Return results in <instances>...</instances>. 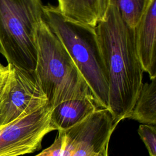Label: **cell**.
<instances>
[{"label":"cell","instance_id":"7a4b0ae2","mask_svg":"<svg viewBox=\"0 0 156 156\" xmlns=\"http://www.w3.org/2000/svg\"><path fill=\"white\" fill-rule=\"evenodd\" d=\"M43 19L69 54L98 106L108 110L107 73L95 27L64 16L51 4L43 5Z\"/></svg>","mask_w":156,"mask_h":156},{"label":"cell","instance_id":"4fadbf2b","mask_svg":"<svg viewBox=\"0 0 156 156\" xmlns=\"http://www.w3.org/2000/svg\"><path fill=\"white\" fill-rule=\"evenodd\" d=\"M138 133L144 143L150 156H156V129L155 126L141 124Z\"/></svg>","mask_w":156,"mask_h":156},{"label":"cell","instance_id":"30bf717a","mask_svg":"<svg viewBox=\"0 0 156 156\" xmlns=\"http://www.w3.org/2000/svg\"><path fill=\"white\" fill-rule=\"evenodd\" d=\"M65 16L95 27L104 15L102 0H57Z\"/></svg>","mask_w":156,"mask_h":156},{"label":"cell","instance_id":"8992f818","mask_svg":"<svg viewBox=\"0 0 156 156\" xmlns=\"http://www.w3.org/2000/svg\"><path fill=\"white\" fill-rule=\"evenodd\" d=\"M9 72L1 90V124L6 125L46 105L48 99L30 73L7 64Z\"/></svg>","mask_w":156,"mask_h":156},{"label":"cell","instance_id":"ba28073f","mask_svg":"<svg viewBox=\"0 0 156 156\" xmlns=\"http://www.w3.org/2000/svg\"><path fill=\"white\" fill-rule=\"evenodd\" d=\"M135 35L138 55L144 72L150 79L156 77V1L150 0L146 10L135 26Z\"/></svg>","mask_w":156,"mask_h":156},{"label":"cell","instance_id":"8fae6325","mask_svg":"<svg viewBox=\"0 0 156 156\" xmlns=\"http://www.w3.org/2000/svg\"><path fill=\"white\" fill-rule=\"evenodd\" d=\"M128 118L143 124H156V80L143 84L139 96Z\"/></svg>","mask_w":156,"mask_h":156},{"label":"cell","instance_id":"5b68a950","mask_svg":"<svg viewBox=\"0 0 156 156\" xmlns=\"http://www.w3.org/2000/svg\"><path fill=\"white\" fill-rule=\"evenodd\" d=\"M116 127L110 111L98 108L80 123L58 130L53 143L58 156H107L109 140Z\"/></svg>","mask_w":156,"mask_h":156},{"label":"cell","instance_id":"7c38bea8","mask_svg":"<svg viewBox=\"0 0 156 156\" xmlns=\"http://www.w3.org/2000/svg\"><path fill=\"white\" fill-rule=\"evenodd\" d=\"M150 0H102L104 13L108 5H113L118 10L122 19L132 28H135Z\"/></svg>","mask_w":156,"mask_h":156},{"label":"cell","instance_id":"5bb4252c","mask_svg":"<svg viewBox=\"0 0 156 156\" xmlns=\"http://www.w3.org/2000/svg\"><path fill=\"white\" fill-rule=\"evenodd\" d=\"M9 72V67L7 65L6 66L2 64L0 65V90L2 88L5 80L6 79L7 74Z\"/></svg>","mask_w":156,"mask_h":156},{"label":"cell","instance_id":"3957f363","mask_svg":"<svg viewBox=\"0 0 156 156\" xmlns=\"http://www.w3.org/2000/svg\"><path fill=\"white\" fill-rule=\"evenodd\" d=\"M34 73L52 108L68 100L93 96L66 49L44 19L38 29Z\"/></svg>","mask_w":156,"mask_h":156},{"label":"cell","instance_id":"9a60e30c","mask_svg":"<svg viewBox=\"0 0 156 156\" xmlns=\"http://www.w3.org/2000/svg\"><path fill=\"white\" fill-rule=\"evenodd\" d=\"M0 90V127L2 126L1 124V92Z\"/></svg>","mask_w":156,"mask_h":156},{"label":"cell","instance_id":"52a82bcc","mask_svg":"<svg viewBox=\"0 0 156 156\" xmlns=\"http://www.w3.org/2000/svg\"><path fill=\"white\" fill-rule=\"evenodd\" d=\"M48 104L0 127V156H20L41 148L44 136L54 130Z\"/></svg>","mask_w":156,"mask_h":156},{"label":"cell","instance_id":"9c48e42d","mask_svg":"<svg viewBox=\"0 0 156 156\" xmlns=\"http://www.w3.org/2000/svg\"><path fill=\"white\" fill-rule=\"evenodd\" d=\"M98 107L92 96L62 102L52 108L50 124L54 130L68 129L88 118Z\"/></svg>","mask_w":156,"mask_h":156},{"label":"cell","instance_id":"6da1fadb","mask_svg":"<svg viewBox=\"0 0 156 156\" xmlns=\"http://www.w3.org/2000/svg\"><path fill=\"white\" fill-rule=\"evenodd\" d=\"M95 30L107 73L108 110L117 126L131 113L143 84L135 29L108 5Z\"/></svg>","mask_w":156,"mask_h":156},{"label":"cell","instance_id":"277c9868","mask_svg":"<svg viewBox=\"0 0 156 156\" xmlns=\"http://www.w3.org/2000/svg\"><path fill=\"white\" fill-rule=\"evenodd\" d=\"M43 20L41 0H0V54L7 64L34 72Z\"/></svg>","mask_w":156,"mask_h":156},{"label":"cell","instance_id":"2e32d148","mask_svg":"<svg viewBox=\"0 0 156 156\" xmlns=\"http://www.w3.org/2000/svg\"><path fill=\"white\" fill-rule=\"evenodd\" d=\"M1 64H2V63H1V62H0V65H1Z\"/></svg>","mask_w":156,"mask_h":156}]
</instances>
